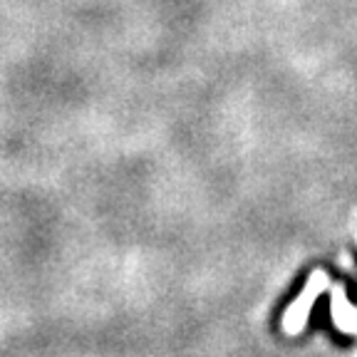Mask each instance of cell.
Returning <instances> with one entry per match:
<instances>
[{
	"mask_svg": "<svg viewBox=\"0 0 357 357\" xmlns=\"http://www.w3.org/2000/svg\"><path fill=\"white\" fill-rule=\"evenodd\" d=\"M325 288H328V273H325V271H312L310 278H307V283H305V288H303V293L296 298V301L290 303V307L285 310V318H283L285 333L298 335L303 328H305L307 318H310L312 303L318 301V296Z\"/></svg>",
	"mask_w": 357,
	"mask_h": 357,
	"instance_id": "6da1fadb",
	"label": "cell"
},
{
	"mask_svg": "<svg viewBox=\"0 0 357 357\" xmlns=\"http://www.w3.org/2000/svg\"><path fill=\"white\" fill-rule=\"evenodd\" d=\"M330 312H333V323L342 333H357V307L347 301L345 288H337L333 293V303H330Z\"/></svg>",
	"mask_w": 357,
	"mask_h": 357,
	"instance_id": "7a4b0ae2",
	"label": "cell"
}]
</instances>
